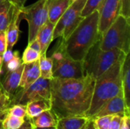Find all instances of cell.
I'll return each mask as SVG.
<instances>
[{"label":"cell","instance_id":"cell-13","mask_svg":"<svg viewBox=\"0 0 130 129\" xmlns=\"http://www.w3.org/2000/svg\"><path fill=\"white\" fill-rule=\"evenodd\" d=\"M23 67L24 64H22L18 69L14 71H7L2 76V79H0L2 87L11 97V98L19 87Z\"/></svg>","mask_w":130,"mask_h":129},{"label":"cell","instance_id":"cell-36","mask_svg":"<svg viewBox=\"0 0 130 129\" xmlns=\"http://www.w3.org/2000/svg\"><path fill=\"white\" fill-rule=\"evenodd\" d=\"M27 0H11V2L18 8H21L24 5V3Z\"/></svg>","mask_w":130,"mask_h":129},{"label":"cell","instance_id":"cell-30","mask_svg":"<svg viewBox=\"0 0 130 129\" xmlns=\"http://www.w3.org/2000/svg\"><path fill=\"white\" fill-rule=\"evenodd\" d=\"M120 14L124 16L127 19L130 17V0H120Z\"/></svg>","mask_w":130,"mask_h":129},{"label":"cell","instance_id":"cell-3","mask_svg":"<svg viewBox=\"0 0 130 129\" xmlns=\"http://www.w3.org/2000/svg\"><path fill=\"white\" fill-rule=\"evenodd\" d=\"M123 62H117L95 79L91 105L85 113V117L91 119L104 103L123 93L121 79Z\"/></svg>","mask_w":130,"mask_h":129},{"label":"cell","instance_id":"cell-23","mask_svg":"<svg viewBox=\"0 0 130 129\" xmlns=\"http://www.w3.org/2000/svg\"><path fill=\"white\" fill-rule=\"evenodd\" d=\"M40 77L51 80L53 78V60L51 57H47L46 54L40 56L39 59Z\"/></svg>","mask_w":130,"mask_h":129},{"label":"cell","instance_id":"cell-7","mask_svg":"<svg viewBox=\"0 0 130 129\" xmlns=\"http://www.w3.org/2000/svg\"><path fill=\"white\" fill-rule=\"evenodd\" d=\"M87 0H72L70 5L55 24L53 40L61 38L66 40L83 19L82 10Z\"/></svg>","mask_w":130,"mask_h":129},{"label":"cell","instance_id":"cell-11","mask_svg":"<svg viewBox=\"0 0 130 129\" xmlns=\"http://www.w3.org/2000/svg\"><path fill=\"white\" fill-rule=\"evenodd\" d=\"M114 115L130 116V112L128 111L126 106L123 93H120V94L117 95L116 97L108 100L106 103H104L91 119L97 117Z\"/></svg>","mask_w":130,"mask_h":129},{"label":"cell","instance_id":"cell-16","mask_svg":"<svg viewBox=\"0 0 130 129\" xmlns=\"http://www.w3.org/2000/svg\"><path fill=\"white\" fill-rule=\"evenodd\" d=\"M22 61L18 51H12L7 49L2 56V63L0 71V79L2 76L7 71H14L18 69L21 65Z\"/></svg>","mask_w":130,"mask_h":129},{"label":"cell","instance_id":"cell-37","mask_svg":"<svg viewBox=\"0 0 130 129\" xmlns=\"http://www.w3.org/2000/svg\"><path fill=\"white\" fill-rule=\"evenodd\" d=\"M84 129H96L94 123H93V120L92 119H89L88 122L87 123V125H85V127L84 128Z\"/></svg>","mask_w":130,"mask_h":129},{"label":"cell","instance_id":"cell-1","mask_svg":"<svg viewBox=\"0 0 130 129\" xmlns=\"http://www.w3.org/2000/svg\"><path fill=\"white\" fill-rule=\"evenodd\" d=\"M94 82L95 79L88 74L78 79L52 78L51 110L56 119L85 116L91 105Z\"/></svg>","mask_w":130,"mask_h":129},{"label":"cell","instance_id":"cell-18","mask_svg":"<svg viewBox=\"0 0 130 129\" xmlns=\"http://www.w3.org/2000/svg\"><path fill=\"white\" fill-rule=\"evenodd\" d=\"M122 90L126 109L130 112V56L125 58L122 65Z\"/></svg>","mask_w":130,"mask_h":129},{"label":"cell","instance_id":"cell-41","mask_svg":"<svg viewBox=\"0 0 130 129\" xmlns=\"http://www.w3.org/2000/svg\"><path fill=\"white\" fill-rule=\"evenodd\" d=\"M0 71H1V66H0Z\"/></svg>","mask_w":130,"mask_h":129},{"label":"cell","instance_id":"cell-31","mask_svg":"<svg viewBox=\"0 0 130 129\" xmlns=\"http://www.w3.org/2000/svg\"><path fill=\"white\" fill-rule=\"evenodd\" d=\"M123 116H120V115L112 116V118H111L110 122L109 129H120Z\"/></svg>","mask_w":130,"mask_h":129},{"label":"cell","instance_id":"cell-19","mask_svg":"<svg viewBox=\"0 0 130 129\" xmlns=\"http://www.w3.org/2000/svg\"><path fill=\"white\" fill-rule=\"evenodd\" d=\"M89 119L85 116L65 117L57 119L56 129H84Z\"/></svg>","mask_w":130,"mask_h":129},{"label":"cell","instance_id":"cell-24","mask_svg":"<svg viewBox=\"0 0 130 129\" xmlns=\"http://www.w3.org/2000/svg\"><path fill=\"white\" fill-rule=\"evenodd\" d=\"M24 122V118H20L6 113L2 119V129H18L23 125Z\"/></svg>","mask_w":130,"mask_h":129},{"label":"cell","instance_id":"cell-9","mask_svg":"<svg viewBox=\"0 0 130 129\" xmlns=\"http://www.w3.org/2000/svg\"><path fill=\"white\" fill-rule=\"evenodd\" d=\"M50 80L40 77L27 88L21 89L18 87V89L12 97L11 105H26L28 102L30 101L38 100H50Z\"/></svg>","mask_w":130,"mask_h":129},{"label":"cell","instance_id":"cell-6","mask_svg":"<svg viewBox=\"0 0 130 129\" xmlns=\"http://www.w3.org/2000/svg\"><path fill=\"white\" fill-rule=\"evenodd\" d=\"M50 57L53 60V78L78 79L86 75L84 61L71 58L65 51L61 41Z\"/></svg>","mask_w":130,"mask_h":129},{"label":"cell","instance_id":"cell-34","mask_svg":"<svg viewBox=\"0 0 130 129\" xmlns=\"http://www.w3.org/2000/svg\"><path fill=\"white\" fill-rule=\"evenodd\" d=\"M27 46H29L30 48L33 49L34 50H35L41 54V47H40V45L38 40L36 38L33 40H31L30 42H29Z\"/></svg>","mask_w":130,"mask_h":129},{"label":"cell","instance_id":"cell-40","mask_svg":"<svg viewBox=\"0 0 130 129\" xmlns=\"http://www.w3.org/2000/svg\"><path fill=\"white\" fill-rule=\"evenodd\" d=\"M3 1H5V0H0V3H2V2Z\"/></svg>","mask_w":130,"mask_h":129},{"label":"cell","instance_id":"cell-20","mask_svg":"<svg viewBox=\"0 0 130 129\" xmlns=\"http://www.w3.org/2000/svg\"><path fill=\"white\" fill-rule=\"evenodd\" d=\"M51 109L50 100H38L28 102L26 104V116L34 119L45 110Z\"/></svg>","mask_w":130,"mask_h":129},{"label":"cell","instance_id":"cell-27","mask_svg":"<svg viewBox=\"0 0 130 129\" xmlns=\"http://www.w3.org/2000/svg\"><path fill=\"white\" fill-rule=\"evenodd\" d=\"M103 0H87L82 12V17H86L91 14L94 11L98 10Z\"/></svg>","mask_w":130,"mask_h":129},{"label":"cell","instance_id":"cell-26","mask_svg":"<svg viewBox=\"0 0 130 129\" xmlns=\"http://www.w3.org/2000/svg\"><path fill=\"white\" fill-rule=\"evenodd\" d=\"M41 54L33 49L30 48L29 46H27L23 52L21 61L23 64H28L32 63L36 61H38L40 59Z\"/></svg>","mask_w":130,"mask_h":129},{"label":"cell","instance_id":"cell-4","mask_svg":"<svg viewBox=\"0 0 130 129\" xmlns=\"http://www.w3.org/2000/svg\"><path fill=\"white\" fill-rule=\"evenodd\" d=\"M99 44L100 41L91 48L84 60L85 73L94 79L117 62H123L128 55L119 49L101 50Z\"/></svg>","mask_w":130,"mask_h":129},{"label":"cell","instance_id":"cell-10","mask_svg":"<svg viewBox=\"0 0 130 129\" xmlns=\"http://www.w3.org/2000/svg\"><path fill=\"white\" fill-rule=\"evenodd\" d=\"M120 0H103L98 11L99 13L98 30L102 35L120 14Z\"/></svg>","mask_w":130,"mask_h":129},{"label":"cell","instance_id":"cell-33","mask_svg":"<svg viewBox=\"0 0 130 129\" xmlns=\"http://www.w3.org/2000/svg\"><path fill=\"white\" fill-rule=\"evenodd\" d=\"M18 129H35V127L32 122L31 119L25 116L24 117V122L23 125Z\"/></svg>","mask_w":130,"mask_h":129},{"label":"cell","instance_id":"cell-8","mask_svg":"<svg viewBox=\"0 0 130 129\" xmlns=\"http://www.w3.org/2000/svg\"><path fill=\"white\" fill-rule=\"evenodd\" d=\"M47 1L37 0L30 5L21 8V17L28 24V43L36 38L38 30L48 20Z\"/></svg>","mask_w":130,"mask_h":129},{"label":"cell","instance_id":"cell-39","mask_svg":"<svg viewBox=\"0 0 130 129\" xmlns=\"http://www.w3.org/2000/svg\"><path fill=\"white\" fill-rule=\"evenodd\" d=\"M0 129H2V119H0Z\"/></svg>","mask_w":130,"mask_h":129},{"label":"cell","instance_id":"cell-28","mask_svg":"<svg viewBox=\"0 0 130 129\" xmlns=\"http://www.w3.org/2000/svg\"><path fill=\"white\" fill-rule=\"evenodd\" d=\"M7 113L17 117L24 118L26 116V105H23V104L11 105L8 109Z\"/></svg>","mask_w":130,"mask_h":129},{"label":"cell","instance_id":"cell-32","mask_svg":"<svg viewBox=\"0 0 130 129\" xmlns=\"http://www.w3.org/2000/svg\"><path fill=\"white\" fill-rule=\"evenodd\" d=\"M7 50V40L5 31H0V56L3 54Z\"/></svg>","mask_w":130,"mask_h":129},{"label":"cell","instance_id":"cell-14","mask_svg":"<svg viewBox=\"0 0 130 129\" xmlns=\"http://www.w3.org/2000/svg\"><path fill=\"white\" fill-rule=\"evenodd\" d=\"M40 77L39 60L32 63L24 64L19 88L26 89Z\"/></svg>","mask_w":130,"mask_h":129},{"label":"cell","instance_id":"cell-2","mask_svg":"<svg viewBox=\"0 0 130 129\" xmlns=\"http://www.w3.org/2000/svg\"><path fill=\"white\" fill-rule=\"evenodd\" d=\"M98 10L84 17L66 40H61L66 53L73 59L84 61L91 48L98 43L101 34L98 30Z\"/></svg>","mask_w":130,"mask_h":129},{"label":"cell","instance_id":"cell-22","mask_svg":"<svg viewBox=\"0 0 130 129\" xmlns=\"http://www.w3.org/2000/svg\"><path fill=\"white\" fill-rule=\"evenodd\" d=\"M31 120L34 127L37 128L54 127L56 125L57 122V119L52 112L51 109L43 111L37 116L31 119Z\"/></svg>","mask_w":130,"mask_h":129},{"label":"cell","instance_id":"cell-35","mask_svg":"<svg viewBox=\"0 0 130 129\" xmlns=\"http://www.w3.org/2000/svg\"><path fill=\"white\" fill-rule=\"evenodd\" d=\"M130 116L124 115L122 119V124L120 129H130Z\"/></svg>","mask_w":130,"mask_h":129},{"label":"cell","instance_id":"cell-5","mask_svg":"<svg viewBox=\"0 0 130 129\" xmlns=\"http://www.w3.org/2000/svg\"><path fill=\"white\" fill-rule=\"evenodd\" d=\"M99 47L101 50L119 49L129 54L130 51L129 19L119 14L101 35Z\"/></svg>","mask_w":130,"mask_h":129},{"label":"cell","instance_id":"cell-12","mask_svg":"<svg viewBox=\"0 0 130 129\" xmlns=\"http://www.w3.org/2000/svg\"><path fill=\"white\" fill-rule=\"evenodd\" d=\"M22 20L21 15V8L16 7L13 11L11 19L8 24L5 34L7 40V49H12L19 38V24Z\"/></svg>","mask_w":130,"mask_h":129},{"label":"cell","instance_id":"cell-29","mask_svg":"<svg viewBox=\"0 0 130 129\" xmlns=\"http://www.w3.org/2000/svg\"><path fill=\"white\" fill-rule=\"evenodd\" d=\"M112 116H105L93 119V123L96 129H109Z\"/></svg>","mask_w":130,"mask_h":129},{"label":"cell","instance_id":"cell-15","mask_svg":"<svg viewBox=\"0 0 130 129\" xmlns=\"http://www.w3.org/2000/svg\"><path fill=\"white\" fill-rule=\"evenodd\" d=\"M72 2V0H48V20L56 24Z\"/></svg>","mask_w":130,"mask_h":129},{"label":"cell","instance_id":"cell-21","mask_svg":"<svg viewBox=\"0 0 130 129\" xmlns=\"http://www.w3.org/2000/svg\"><path fill=\"white\" fill-rule=\"evenodd\" d=\"M15 5L11 0H5L0 3V31H5L9 24Z\"/></svg>","mask_w":130,"mask_h":129},{"label":"cell","instance_id":"cell-25","mask_svg":"<svg viewBox=\"0 0 130 129\" xmlns=\"http://www.w3.org/2000/svg\"><path fill=\"white\" fill-rule=\"evenodd\" d=\"M11 97L2 87L0 81V119H3L11 106Z\"/></svg>","mask_w":130,"mask_h":129},{"label":"cell","instance_id":"cell-17","mask_svg":"<svg viewBox=\"0 0 130 129\" xmlns=\"http://www.w3.org/2000/svg\"><path fill=\"white\" fill-rule=\"evenodd\" d=\"M55 24L47 20L38 30L36 39L38 40L41 47V55L46 54V51L53 42V35Z\"/></svg>","mask_w":130,"mask_h":129},{"label":"cell","instance_id":"cell-38","mask_svg":"<svg viewBox=\"0 0 130 129\" xmlns=\"http://www.w3.org/2000/svg\"><path fill=\"white\" fill-rule=\"evenodd\" d=\"M35 129H56V126L54 127H46V128H37V127H35Z\"/></svg>","mask_w":130,"mask_h":129}]
</instances>
